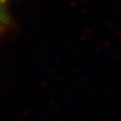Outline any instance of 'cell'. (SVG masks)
<instances>
[{
	"label": "cell",
	"mask_w": 121,
	"mask_h": 121,
	"mask_svg": "<svg viewBox=\"0 0 121 121\" xmlns=\"http://www.w3.org/2000/svg\"><path fill=\"white\" fill-rule=\"evenodd\" d=\"M0 22L2 24H6V22H7L6 0H0Z\"/></svg>",
	"instance_id": "1"
},
{
	"label": "cell",
	"mask_w": 121,
	"mask_h": 121,
	"mask_svg": "<svg viewBox=\"0 0 121 121\" xmlns=\"http://www.w3.org/2000/svg\"><path fill=\"white\" fill-rule=\"evenodd\" d=\"M1 25H2V23H1V22H0V27H1Z\"/></svg>",
	"instance_id": "2"
}]
</instances>
